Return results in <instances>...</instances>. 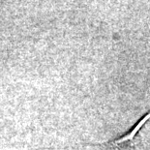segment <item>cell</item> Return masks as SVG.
Listing matches in <instances>:
<instances>
[{
    "mask_svg": "<svg viewBox=\"0 0 150 150\" xmlns=\"http://www.w3.org/2000/svg\"><path fill=\"white\" fill-rule=\"evenodd\" d=\"M149 118H150V110L142 119H139L138 121V123L133 127L132 130L126 136L121 137L120 139L108 142L107 143V145L108 147L115 150H137L135 146V139L138 136L139 131L144 126V124L149 120Z\"/></svg>",
    "mask_w": 150,
    "mask_h": 150,
    "instance_id": "1",
    "label": "cell"
}]
</instances>
